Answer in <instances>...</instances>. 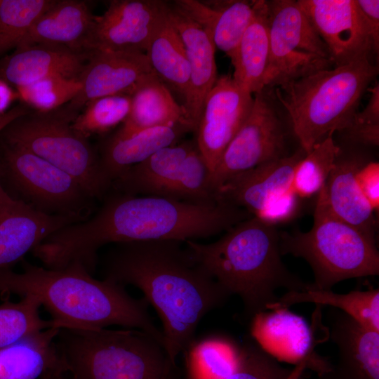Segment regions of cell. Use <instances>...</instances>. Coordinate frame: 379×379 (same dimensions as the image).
<instances>
[{
    "mask_svg": "<svg viewBox=\"0 0 379 379\" xmlns=\"http://www.w3.org/2000/svg\"><path fill=\"white\" fill-rule=\"evenodd\" d=\"M152 72L145 53L93 50L88 53L79 77L81 89L67 105L79 113L88 102L97 98L131 95L140 81Z\"/></svg>",
    "mask_w": 379,
    "mask_h": 379,
    "instance_id": "obj_17",
    "label": "cell"
},
{
    "mask_svg": "<svg viewBox=\"0 0 379 379\" xmlns=\"http://www.w3.org/2000/svg\"><path fill=\"white\" fill-rule=\"evenodd\" d=\"M20 103L37 112H49L70 102L81 89L79 79L48 77L15 88Z\"/></svg>",
    "mask_w": 379,
    "mask_h": 379,
    "instance_id": "obj_37",
    "label": "cell"
},
{
    "mask_svg": "<svg viewBox=\"0 0 379 379\" xmlns=\"http://www.w3.org/2000/svg\"><path fill=\"white\" fill-rule=\"evenodd\" d=\"M371 38L374 52H379V1L355 0Z\"/></svg>",
    "mask_w": 379,
    "mask_h": 379,
    "instance_id": "obj_41",
    "label": "cell"
},
{
    "mask_svg": "<svg viewBox=\"0 0 379 379\" xmlns=\"http://www.w3.org/2000/svg\"><path fill=\"white\" fill-rule=\"evenodd\" d=\"M267 88L253 95L251 110L222 153L211 175L216 190L232 177L287 156L286 135Z\"/></svg>",
    "mask_w": 379,
    "mask_h": 379,
    "instance_id": "obj_13",
    "label": "cell"
},
{
    "mask_svg": "<svg viewBox=\"0 0 379 379\" xmlns=\"http://www.w3.org/2000/svg\"><path fill=\"white\" fill-rule=\"evenodd\" d=\"M300 379H303V376L302 378H300Z\"/></svg>",
    "mask_w": 379,
    "mask_h": 379,
    "instance_id": "obj_46",
    "label": "cell"
},
{
    "mask_svg": "<svg viewBox=\"0 0 379 379\" xmlns=\"http://www.w3.org/2000/svg\"><path fill=\"white\" fill-rule=\"evenodd\" d=\"M2 300L0 304V348L42 331L55 328L51 320L41 317V305L35 297L27 295L18 302L4 297Z\"/></svg>",
    "mask_w": 379,
    "mask_h": 379,
    "instance_id": "obj_33",
    "label": "cell"
},
{
    "mask_svg": "<svg viewBox=\"0 0 379 379\" xmlns=\"http://www.w3.org/2000/svg\"><path fill=\"white\" fill-rule=\"evenodd\" d=\"M110 190L200 204L218 201L211 171L194 139L157 150L114 180Z\"/></svg>",
    "mask_w": 379,
    "mask_h": 379,
    "instance_id": "obj_10",
    "label": "cell"
},
{
    "mask_svg": "<svg viewBox=\"0 0 379 379\" xmlns=\"http://www.w3.org/2000/svg\"><path fill=\"white\" fill-rule=\"evenodd\" d=\"M0 186L12 199L49 215L77 222L91 217L95 200L69 174L34 154L0 141Z\"/></svg>",
    "mask_w": 379,
    "mask_h": 379,
    "instance_id": "obj_9",
    "label": "cell"
},
{
    "mask_svg": "<svg viewBox=\"0 0 379 379\" xmlns=\"http://www.w3.org/2000/svg\"><path fill=\"white\" fill-rule=\"evenodd\" d=\"M307 367V360L302 359L298 361L295 366L292 369L291 373L288 379H300L303 376L304 371Z\"/></svg>",
    "mask_w": 379,
    "mask_h": 379,
    "instance_id": "obj_44",
    "label": "cell"
},
{
    "mask_svg": "<svg viewBox=\"0 0 379 379\" xmlns=\"http://www.w3.org/2000/svg\"><path fill=\"white\" fill-rule=\"evenodd\" d=\"M281 255L304 259L311 267L314 281L310 286L331 290L337 283L352 278L379 274L376 238L335 215L320 191L308 232H280Z\"/></svg>",
    "mask_w": 379,
    "mask_h": 379,
    "instance_id": "obj_7",
    "label": "cell"
},
{
    "mask_svg": "<svg viewBox=\"0 0 379 379\" xmlns=\"http://www.w3.org/2000/svg\"><path fill=\"white\" fill-rule=\"evenodd\" d=\"M22 270L0 272V295L35 297L56 328L95 330L118 325L143 331L164 345L144 298H133L124 286L99 280L81 264L50 269L22 261Z\"/></svg>",
    "mask_w": 379,
    "mask_h": 379,
    "instance_id": "obj_3",
    "label": "cell"
},
{
    "mask_svg": "<svg viewBox=\"0 0 379 379\" xmlns=\"http://www.w3.org/2000/svg\"><path fill=\"white\" fill-rule=\"evenodd\" d=\"M378 74V65L362 60L319 70L275 88L274 97L287 112L305 153L328 135L349 126L362 95Z\"/></svg>",
    "mask_w": 379,
    "mask_h": 379,
    "instance_id": "obj_5",
    "label": "cell"
},
{
    "mask_svg": "<svg viewBox=\"0 0 379 379\" xmlns=\"http://www.w3.org/2000/svg\"><path fill=\"white\" fill-rule=\"evenodd\" d=\"M367 91L371 93L366 107L357 111L343 132L350 141L366 146L379 145V84L375 81Z\"/></svg>",
    "mask_w": 379,
    "mask_h": 379,
    "instance_id": "obj_39",
    "label": "cell"
},
{
    "mask_svg": "<svg viewBox=\"0 0 379 379\" xmlns=\"http://www.w3.org/2000/svg\"><path fill=\"white\" fill-rule=\"evenodd\" d=\"M17 100V91L8 82L0 79V114L10 109L11 105Z\"/></svg>",
    "mask_w": 379,
    "mask_h": 379,
    "instance_id": "obj_42",
    "label": "cell"
},
{
    "mask_svg": "<svg viewBox=\"0 0 379 379\" xmlns=\"http://www.w3.org/2000/svg\"><path fill=\"white\" fill-rule=\"evenodd\" d=\"M128 94L106 95L88 102L72 122V128L88 139L93 135L104 134L127 119L131 109Z\"/></svg>",
    "mask_w": 379,
    "mask_h": 379,
    "instance_id": "obj_35",
    "label": "cell"
},
{
    "mask_svg": "<svg viewBox=\"0 0 379 379\" xmlns=\"http://www.w3.org/2000/svg\"><path fill=\"white\" fill-rule=\"evenodd\" d=\"M60 328H51L0 348V379H41L67 373L55 345Z\"/></svg>",
    "mask_w": 379,
    "mask_h": 379,
    "instance_id": "obj_27",
    "label": "cell"
},
{
    "mask_svg": "<svg viewBox=\"0 0 379 379\" xmlns=\"http://www.w3.org/2000/svg\"><path fill=\"white\" fill-rule=\"evenodd\" d=\"M182 243L116 244L103 260L105 278L138 288L157 311L164 347L175 366L177 357L195 340L202 318L230 296L193 260Z\"/></svg>",
    "mask_w": 379,
    "mask_h": 379,
    "instance_id": "obj_2",
    "label": "cell"
},
{
    "mask_svg": "<svg viewBox=\"0 0 379 379\" xmlns=\"http://www.w3.org/2000/svg\"><path fill=\"white\" fill-rule=\"evenodd\" d=\"M30 109L24 104H19L6 112L0 114V132L11 121L26 114Z\"/></svg>",
    "mask_w": 379,
    "mask_h": 379,
    "instance_id": "obj_43",
    "label": "cell"
},
{
    "mask_svg": "<svg viewBox=\"0 0 379 379\" xmlns=\"http://www.w3.org/2000/svg\"><path fill=\"white\" fill-rule=\"evenodd\" d=\"M276 226L251 216L211 243L185 241L193 260L230 295H238L252 319L278 301L276 291L307 289L310 283L291 272L281 260Z\"/></svg>",
    "mask_w": 379,
    "mask_h": 379,
    "instance_id": "obj_4",
    "label": "cell"
},
{
    "mask_svg": "<svg viewBox=\"0 0 379 379\" xmlns=\"http://www.w3.org/2000/svg\"><path fill=\"white\" fill-rule=\"evenodd\" d=\"M129 114L117 131L128 134L147 128L182 124L194 129L185 110L153 72L145 76L131 94Z\"/></svg>",
    "mask_w": 379,
    "mask_h": 379,
    "instance_id": "obj_28",
    "label": "cell"
},
{
    "mask_svg": "<svg viewBox=\"0 0 379 379\" xmlns=\"http://www.w3.org/2000/svg\"><path fill=\"white\" fill-rule=\"evenodd\" d=\"M55 0H0V57L16 49Z\"/></svg>",
    "mask_w": 379,
    "mask_h": 379,
    "instance_id": "obj_36",
    "label": "cell"
},
{
    "mask_svg": "<svg viewBox=\"0 0 379 379\" xmlns=\"http://www.w3.org/2000/svg\"><path fill=\"white\" fill-rule=\"evenodd\" d=\"M88 54L44 44L18 48L0 60V79L14 88L53 77L79 79Z\"/></svg>",
    "mask_w": 379,
    "mask_h": 379,
    "instance_id": "obj_21",
    "label": "cell"
},
{
    "mask_svg": "<svg viewBox=\"0 0 379 379\" xmlns=\"http://www.w3.org/2000/svg\"><path fill=\"white\" fill-rule=\"evenodd\" d=\"M58 351L72 379H172L164 345L135 329L60 328Z\"/></svg>",
    "mask_w": 379,
    "mask_h": 379,
    "instance_id": "obj_6",
    "label": "cell"
},
{
    "mask_svg": "<svg viewBox=\"0 0 379 379\" xmlns=\"http://www.w3.org/2000/svg\"><path fill=\"white\" fill-rule=\"evenodd\" d=\"M209 34L215 48L230 59L251 22L257 1H174Z\"/></svg>",
    "mask_w": 379,
    "mask_h": 379,
    "instance_id": "obj_25",
    "label": "cell"
},
{
    "mask_svg": "<svg viewBox=\"0 0 379 379\" xmlns=\"http://www.w3.org/2000/svg\"><path fill=\"white\" fill-rule=\"evenodd\" d=\"M340 152L333 135H329L299 161L294 169L292 187L300 199L319 194Z\"/></svg>",
    "mask_w": 379,
    "mask_h": 379,
    "instance_id": "obj_34",
    "label": "cell"
},
{
    "mask_svg": "<svg viewBox=\"0 0 379 379\" xmlns=\"http://www.w3.org/2000/svg\"><path fill=\"white\" fill-rule=\"evenodd\" d=\"M274 311L260 313L252 319V338L263 347L270 344L297 357L298 361L307 359L309 366L318 373L321 371L327 360L314 352L313 335L305 320L287 309Z\"/></svg>",
    "mask_w": 379,
    "mask_h": 379,
    "instance_id": "obj_26",
    "label": "cell"
},
{
    "mask_svg": "<svg viewBox=\"0 0 379 379\" xmlns=\"http://www.w3.org/2000/svg\"><path fill=\"white\" fill-rule=\"evenodd\" d=\"M100 208L86 220L62 227L34 250L46 267L80 263L91 274L98 251L107 244L207 238L225 232L252 215L223 201L193 203L110 190Z\"/></svg>",
    "mask_w": 379,
    "mask_h": 379,
    "instance_id": "obj_1",
    "label": "cell"
},
{
    "mask_svg": "<svg viewBox=\"0 0 379 379\" xmlns=\"http://www.w3.org/2000/svg\"><path fill=\"white\" fill-rule=\"evenodd\" d=\"M145 54L152 72L171 92L181 98L182 105L190 87V65L184 44L168 12L152 36Z\"/></svg>",
    "mask_w": 379,
    "mask_h": 379,
    "instance_id": "obj_30",
    "label": "cell"
},
{
    "mask_svg": "<svg viewBox=\"0 0 379 379\" xmlns=\"http://www.w3.org/2000/svg\"><path fill=\"white\" fill-rule=\"evenodd\" d=\"M78 114L67 105L49 112L30 109L0 132V141L46 160L72 176L94 199L102 200L112 183L98 151L72 128Z\"/></svg>",
    "mask_w": 379,
    "mask_h": 379,
    "instance_id": "obj_8",
    "label": "cell"
},
{
    "mask_svg": "<svg viewBox=\"0 0 379 379\" xmlns=\"http://www.w3.org/2000/svg\"><path fill=\"white\" fill-rule=\"evenodd\" d=\"M253 102V95L241 88L230 75L218 76L206 97L194 140L211 175L248 116Z\"/></svg>",
    "mask_w": 379,
    "mask_h": 379,
    "instance_id": "obj_15",
    "label": "cell"
},
{
    "mask_svg": "<svg viewBox=\"0 0 379 379\" xmlns=\"http://www.w3.org/2000/svg\"><path fill=\"white\" fill-rule=\"evenodd\" d=\"M305 154L300 148L232 177L216 190L217 200L244 209L268 224L285 221L299 201L292 180L295 167Z\"/></svg>",
    "mask_w": 379,
    "mask_h": 379,
    "instance_id": "obj_12",
    "label": "cell"
},
{
    "mask_svg": "<svg viewBox=\"0 0 379 379\" xmlns=\"http://www.w3.org/2000/svg\"><path fill=\"white\" fill-rule=\"evenodd\" d=\"M168 15L184 44L190 65V87L182 106L194 132L205 98L218 77L215 47L207 32L174 1L168 2Z\"/></svg>",
    "mask_w": 379,
    "mask_h": 379,
    "instance_id": "obj_20",
    "label": "cell"
},
{
    "mask_svg": "<svg viewBox=\"0 0 379 379\" xmlns=\"http://www.w3.org/2000/svg\"><path fill=\"white\" fill-rule=\"evenodd\" d=\"M95 16L83 1L55 0L35 20L18 48L44 44L88 53V40Z\"/></svg>",
    "mask_w": 379,
    "mask_h": 379,
    "instance_id": "obj_22",
    "label": "cell"
},
{
    "mask_svg": "<svg viewBox=\"0 0 379 379\" xmlns=\"http://www.w3.org/2000/svg\"><path fill=\"white\" fill-rule=\"evenodd\" d=\"M58 375H63L59 373H50L44 375L41 379H56Z\"/></svg>",
    "mask_w": 379,
    "mask_h": 379,
    "instance_id": "obj_45",
    "label": "cell"
},
{
    "mask_svg": "<svg viewBox=\"0 0 379 379\" xmlns=\"http://www.w3.org/2000/svg\"><path fill=\"white\" fill-rule=\"evenodd\" d=\"M309 284L305 291H287L268 310L288 309L302 302L328 305L339 309L363 326L379 332V289L354 290L347 293H337L332 290L312 288Z\"/></svg>",
    "mask_w": 379,
    "mask_h": 379,
    "instance_id": "obj_31",
    "label": "cell"
},
{
    "mask_svg": "<svg viewBox=\"0 0 379 379\" xmlns=\"http://www.w3.org/2000/svg\"><path fill=\"white\" fill-rule=\"evenodd\" d=\"M328 314V333L338 359L319 379H379V332L335 308Z\"/></svg>",
    "mask_w": 379,
    "mask_h": 379,
    "instance_id": "obj_19",
    "label": "cell"
},
{
    "mask_svg": "<svg viewBox=\"0 0 379 379\" xmlns=\"http://www.w3.org/2000/svg\"><path fill=\"white\" fill-rule=\"evenodd\" d=\"M269 56L267 1L257 0L254 18L230 58L234 67L232 77L236 84L252 95L265 89Z\"/></svg>",
    "mask_w": 379,
    "mask_h": 379,
    "instance_id": "obj_29",
    "label": "cell"
},
{
    "mask_svg": "<svg viewBox=\"0 0 379 379\" xmlns=\"http://www.w3.org/2000/svg\"><path fill=\"white\" fill-rule=\"evenodd\" d=\"M76 222L37 211L12 199L0 186V272L12 270L50 235Z\"/></svg>",
    "mask_w": 379,
    "mask_h": 379,
    "instance_id": "obj_18",
    "label": "cell"
},
{
    "mask_svg": "<svg viewBox=\"0 0 379 379\" xmlns=\"http://www.w3.org/2000/svg\"><path fill=\"white\" fill-rule=\"evenodd\" d=\"M292 369L281 366L274 356L252 338L241 346L238 366L225 379H288Z\"/></svg>",
    "mask_w": 379,
    "mask_h": 379,
    "instance_id": "obj_38",
    "label": "cell"
},
{
    "mask_svg": "<svg viewBox=\"0 0 379 379\" xmlns=\"http://www.w3.org/2000/svg\"><path fill=\"white\" fill-rule=\"evenodd\" d=\"M168 8V2L161 0L111 1L103 14L95 16L88 51L145 53Z\"/></svg>",
    "mask_w": 379,
    "mask_h": 379,
    "instance_id": "obj_14",
    "label": "cell"
},
{
    "mask_svg": "<svg viewBox=\"0 0 379 379\" xmlns=\"http://www.w3.org/2000/svg\"><path fill=\"white\" fill-rule=\"evenodd\" d=\"M241 347L223 336L196 340L183 352L187 379H225L238 366Z\"/></svg>",
    "mask_w": 379,
    "mask_h": 379,
    "instance_id": "obj_32",
    "label": "cell"
},
{
    "mask_svg": "<svg viewBox=\"0 0 379 379\" xmlns=\"http://www.w3.org/2000/svg\"><path fill=\"white\" fill-rule=\"evenodd\" d=\"M191 129L173 124L135 131L128 134L116 131L105 140L98 154L102 169L112 182L128 168L138 164L157 150L176 144Z\"/></svg>",
    "mask_w": 379,
    "mask_h": 379,
    "instance_id": "obj_23",
    "label": "cell"
},
{
    "mask_svg": "<svg viewBox=\"0 0 379 379\" xmlns=\"http://www.w3.org/2000/svg\"><path fill=\"white\" fill-rule=\"evenodd\" d=\"M326 44L333 67L375 55L355 0H298Z\"/></svg>",
    "mask_w": 379,
    "mask_h": 379,
    "instance_id": "obj_16",
    "label": "cell"
},
{
    "mask_svg": "<svg viewBox=\"0 0 379 379\" xmlns=\"http://www.w3.org/2000/svg\"><path fill=\"white\" fill-rule=\"evenodd\" d=\"M366 160L359 155L338 156L320 190L331 212L340 219L375 237V213L361 193L355 175Z\"/></svg>",
    "mask_w": 379,
    "mask_h": 379,
    "instance_id": "obj_24",
    "label": "cell"
},
{
    "mask_svg": "<svg viewBox=\"0 0 379 379\" xmlns=\"http://www.w3.org/2000/svg\"><path fill=\"white\" fill-rule=\"evenodd\" d=\"M355 179L358 187L374 213L379 211V163L366 161L357 170Z\"/></svg>",
    "mask_w": 379,
    "mask_h": 379,
    "instance_id": "obj_40",
    "label": "cell"
},
{
    "mask_svg": "<svg viewBox=\"0 0 379 379\" xmlns=\"http://www.w3.org/2000/svg\"><path fill=\"white\" fill-rule=\"evenodd\" d=\"M270 56L265 88H281L333 67L328 48L294 0L267 1Z\"/></svg>",
    "mask_w": 379,
    "mask_h": 379,
    "instance_id": "obj_11",
    "label": "cell"
}]
</instances>
